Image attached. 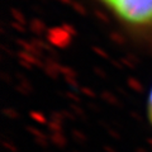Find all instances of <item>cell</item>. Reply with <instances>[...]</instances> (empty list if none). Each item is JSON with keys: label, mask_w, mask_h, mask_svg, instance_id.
<instances>
[{"label": "cell", "mask_w": 152, "mask_h": 152, "mask_svg": "<svg viewBox=\"0 0 152 152\" xmlns=\"http://www.w3.org/2000/svg\"><path fill=\"white\" fill-rule=\"evenodd\" d=\"M134 36L152 38V0H96Z\"/></svg>", "instance_id": "1"}, {"label": "cell", "mask_w": 152, "mask_h": 152, "mask_svg": "<svg viewBox=\"0 0 152 152\" xmlns=\"http://www.w3.org/2000/svg\"><path fill=\"white\" fill-rule=\"evenodd\" d=\"M147 118H148L150 124L152 126V88L148 93V98H147Z\"/></svg>", "instance_id": "2"}]
</instances>
